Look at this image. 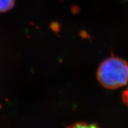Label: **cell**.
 <instances>
[{"instance_id":"3","label":"cell","mask_w":128,"mask_h":128,"mask_svg":"<svg viewBox=\"0 0 128 128\" xmlns=\"http://www.w3.org/2000/svg\"><path fill=\"white\" fill-rule=\"evenodd\" d=\"M67 128H99L94 124H87V123H77L70 126Z\"/></svg>"},{"instance_id":"1","label":"cell","mask_w":128,"mask_h":128,"mask_svg":"<svg viewBox=\"0 0 128 128\" xmlns=\"http://www.w3.org/2000/svg\"><path fill=\"white\" fill-rule=\"evenodd\" d=\"M97 78L104 87L116 89L128 82V64L119 58L110 57L100 64Z\"/></svg>"},{"instance_id":"4","label":"cell","mask_w":128,"mask_h":128,"mask_svg":"<svg viewBox=\"0 0 128 128\" xmlns=\"http://www.w3.org/2000/svg\"><path fill=\"white\" fill-rule=\"evenodd\" d=\"M122 98L124 103L128 107V88L123 92Z\"/></svg>"},{"instance_id":"2","label":"cell","mask_w":128,"mask_h":128,"mask_svg":"<svg viewBox=\"0 0 128 128\" xmlns=\"http://www.w3.org/2000/svg\"><path fill=\"white\" fill-rule=\"evenodd\" d=\"M15 0H0V12H6L14 6Z\"/></svg>"}]
</instances>
